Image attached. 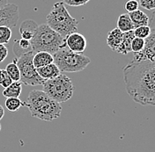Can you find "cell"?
Listing matches in <instances>:
<instances>
[{
    "instance_id": "cell-1",
    "label": "cell",
    "mask_w": 155,
    "mask_h": 152,
    "mask_svg": "<svg viewBox=\"0 0 155 152\" xmlns=\"http://www.w3.org/2000/svg\"><path fill=\"white\" fill-rule=\"evenodd\" d=\"M123 72L130 97L142 105H155V59L132 60Z\"/></svg>"
},
{
    "instance_id": "cell-2",
    "label": "cell",
    "mask_w": 155,
    "mask_h": 152,
    "mask_svg": "<svg viewBox=\"0 0 155 152\" xmlns=\"http://www.w3.org/2000/svg\"><path fill=\"white\" fill-rule=\"evenodd\" d=\"M24 106L28 108L32 117L46 121L58 119L62 113L60 103L40 90H33L29 92Z\"/></svg>"
},
{
    "instance_id": "cell-3",
    "label": "cell",
    "mask_w": 155,
    "mask_h": 152,
    "mask_svg": "<svg viewBox=\"0 0 155 152\" xmlns=\"http://www.w3.org/2000/svg\"><path fill=\"white\" fill-rule=\"evenodd\" d=\"M46 21L50 28L64 38L78 30V22L69 13L64 2H57L53 5L46 17Z\"/></svg>"
},
{
    "instance_id": "cell-4",
    "label": "cell",
    "mask_w": 155,
    "mask_h": 152,
    "mask_svg": "<svg viewBox=\"0 0 155 152\" xmlns=\"http://www.w3.org/2000/svg\"><path fill=\"white\" fill-rule=\"evenodd\" d=\"M32 50L36 52H48L54 55L59 49L66 47L65 39L50 28L47 24L39 25L35 36L30 40Z\"/></svg>"
},
{
    "instance_id": "cell-5",
    "label": "cell",
    "mask_w": 155,
    "mask_h": 152,
    "mask_svg": "<svg viewBox=\"0 0 155 152\" xmlns=\"http://www.w3.org/2000/svg\"><path fill=\"white\" fill-rule=\"evenodd\" d=\"M54 63L58 67L61 72L75 73L84 70L91 60L83 54H77L71 51L67 47L59 49L53 55Z\"/></svg>"
},
{
    "instance_id": "cell-6",
    "label": "cell",
    "mask_w": 155,
    "mask_h": 152,
    "mask_svg": "<svg viewBox=\"0 0 155 152\" xmlns=\"http://www.w3.org/2000/svg\"><path fill=\"white\" fill-rule=\"evenodd\" d=\"M43 92L58 103L66 102L71 99L74 92V86L71 79L64 74L44 81Z\"/></svg>"
},
{
    "instance_id": "cell-7",
    "label": "cell",
    "mask_w": 155,
    "mask_h": 152,
    "mask_svg": "<svg viewBox=\"0 0 155 152\" xmlns=\"http://www.w3.org/2000/svg\"><path fill=\"white\" fill-rule=\"evenodd\" d=\"M34 51L28 52L17 58V66L20 73V82L26 86H42L44 80L39 76L37 70L33 64Z\"/></svg>"
},
{
    "instance_id": "cell-8",
    "label": "cell",
    "mask_w": 155,
    "mask_h": 152,
    "mask_svg": "<svg viewBox=\"0 0 155 152\" xmlns=\"http://www.w3.org/2000/svg\"><path fill=\"white\" fill-rule=\"evenodd\" d=\"M19 19V6L15 4H7L0 9V26H6L10 28L15 27Z\"/></svg>"
},
{
    "instance_id": "cell-9",
    "label": "cell",
    "mask_w": 155,
    "mask_h": 152,
    "mask_svg": "<svg viewBox=\"0 0 155 152\" xmlns=\"http://www.w3.org/2000/svg\"><path fill=\"white\" fill-rule=\"evenodd\" d=\"M64 39L66 47L74 53L83 54V52L86 50L87 47V39L80 33H71Z\"/></svg>"
},
{
    "instance_id": "cell-10",
    "label": "cell",
    "mask_w": 155,
    "mask_h": 152,
    "mask_svg": "<svg viewBox=\"0 0 155 152\" xmlns=\"http://www.w3.org/2000/svg\"><path fill=\"white\" fill-rule=\"evenodd\" d=\"M155 59V29H151L150 35L145 40V47L141 52L135 53L133 60H153Z\"/></svg>"
},
{
    "instance_id": "cell-11",
    "label": "cell",
    "mask_w": 155,
    "mask_h": 152,
    "mask_svg": "<svg viewBox=\"0 0 155 152\" xmlns=\"http://www.w3.org/2000/svg\"><path fill=\"white\" fill-rule=\"evenodd\" d=\"M39 25L33 19H26L19 26V34L21 39L31 40L37 32Z\"/></svg>"
},
{
    "instance_id": "cell-12",
    "label": "cell",
    "mask_w": 155,
    "mask_h": 152,
    "mask_svg": "<svg viewBox=\"0 0 155 152\" xmlns=\"http://www.w3.org/2000/svg\"><path fill=\"white\" fill-rule=\"evenodd\" d=\"M53 63H54L53 55L49 54L48 52H43V51L36 52L35 53L34 57H33V64L35 69L47 66Z\"/></svg>"
},
{
    "instance_id": "cell-13",
    "label": "cell",
    "mask_w": 155,
    "mask_h": 152,
    "mask_svg": "<svg viewBox=\"0 0 155 152\" xmlns=\"http://www.w3.org/2000/svg\"><path fill=\"white\" fill-rule=\"evenodd\" d=\"M36 70H37L39 76H41L44 81L53 79V78L57 77L61 74V71L59 70L58 67L54 63L51 64H48L47 66L36 69Z\"/></svg>"
},
{
    "instance_id": "cell-14",
    "label": "cell",
    "mask_w": 155,
    "mask_h": 152,
    "mask_svg": "<svg viewBox=\"0 0 155 152\" xmlns=\"http://www.w3.org/2000/svg\"><path fill=\"white\" fill-rule=\"evenodd\" d=\"M123 36H124V33L121 32L117 27L109 31L107 34V46L112 50L116 51L123 40Z\"/></svg>"
},
{
    "instance_id": "cell-15",
    "label": "cell",
    "mask_w": 155,
    "mask_h": 152,
    "mask_svg": "<svg viewBox=\"0 0 155 152\" xmlns=\"http://www.w3.org/2000/svg\"><path fill=\"white\" fill-rule=\"evenodd\" d=\"M13 53L15 55V57L19 58L21 56L33 51L32 47H31V43L30 40H24V39H19V40H15L14 43H13V47H12Z\"/></svg>"
},
{
    "instance_id": "cell-16",
    "label": "cell",
    "mask_w": 155,
    "mask_h": 152,
    "mask_svg": "<svg viewBox=\"0 0 155 152\" xmlns=\"http://www.w3.org/2000/svg\"><path fill=\"white\" fill-rule=\"evenodd\" d=\"M134 38L135 36H134L133 31H129V32L124 33L123 40L120 46L116 50V52L122 55H127L130 52H131V42Z\"/></svg>"
},
{
    "instance_id": "cell-17",
    "label": "cell",
    "mask_w": 155,
    "mask_h": 152,
    "mask_svg": "<svg viewBox=\"0 0 155 152\" xmlns=\"http://www.w3.org/2000/svg\"><path fill=\"white\" fill-rule=\"evenodd\" d=\"M129 16L131 19L135 28L142 26H149V17L144 11L140 10H137L135 11L130 12Z\"/></svg>"
},
{
    "instance_id": "cell-18",
    "label": "cell",
    "mask_w": 155,
    "mask_h": 152,
    "mask_svg": "<svg viewBox=\"0 0 155 152\" xmlns=\"http://www.w3.org/2000/svg\"><path fill=\"white\" fill-rule=\"evenodd\" d=\"M116 25H117V28L123 33H126L129 31H133L135 29L134 26H133V23H132L131 19L129 16V13L121 14L117 19Z\"/></svg>"
},
{
    "instance_id": "cell-19",
    "label": "cell",
    "mask_w": 155,
    "mask_h": 152,
    "mask_svg": "<svg viewBox=\"0 0 155 152\" xmlns=\"http://www.w3.org/2000/svg\"><path fill=\"white\" fill-rule=\"evenodd\" d=\"M22 92V83L20 81L12 82L7 88L3 91V96L5 98H19Z\"/></svg>"
},
{
    "instance_id": "cell-20",
    "label": "cell",
    "mask_w": 155,
    "mask_h": 152,
    "mask_svg": "<svg viewBox=\"0 0 155 152\" xmlns=\"http://www.w3.org/2000/svg\"><path fill=\"white\" fill-rule=\"evenodd\" d=\"M5 71L7 72V74L9 75L13 82H18L20 80V73H19V68L17 66V58H15L13 62L7 64L5 68Z\"/></svg>"
},
{
    "instance_id": "cell-21",
    "label": "cell",
    "mask_w": 155,
    "mask_h": 152,
    "mask_svg": "<svg viewBox=\"0 0 155 152\" xmlns=\"http://www.w3.org/2000/svg\"><path fill=\"white\" fill-rule=\"evenodd\" d=\"M5 105L10 112H16L21 106H24V102L19 98H6Z\"/></svg>"
},
{
    "instance_id": "cell-22",
    "label": "cell",
    "mask_w": 155,
    "mask_h": 152,
    "mask_svg": "<svg viewBox=\"0 0 155 152\" xmlns=\"http://www.w3.org/2000/svg\"><path fill=\"white\" fill-rule=\"evenodd\" d=\"M12 28L6 26H0V44H7L12 38Z\"/></svg>"
},
{
    "instance_id": "cell-23",
    "label": "cell",
    "mask_w": 155,
    "mask_h": 152,
    "mask_svg": "<svg viewBox=\"0 0 155 152\" xmlns=\"http://www.w3.org/2000/svg\"><path fill=\"white\" fill-rule=\"evenodd\" d=\"M133 33H134V36L137 38L145 40L151 34V27L149 26L138 27H136L133 30Z\"/></svg>"
},
{
    "instance_id": "cell-24",
    "label": "cell",
    "mask_w": 155,
    "mask_h": 152,
    "mask_svg": "<svg viewBox=\"0 0 155 152\" xmlns=\"http://www.w3.org/2000/svg\"><path fill=\"white\" fill-rule=\"evenodd\" d=\"M145 47V40L140 38H135L132 40L131 42V52L135 53H138L141 52Z\"/></svg>"
},
{
    "instance_id": "cell-25",
    "label": "cell",
    "mask_w": 155,
    "mask_h": 152,
    "mask_svg": "<svg viewBox=\"0 0 155 152\" xmlns=\"http://www.w3.org/2000/svg\"><path fill=\"white\" fill-rule=\"evenodd\" d=\"M13 81L10 77L5 70H0V86L4 89L7 88Z\"/></svg>"
},
{
    "instance_id": "cell-26",
    "label": "cell",
    "mask_w": 155,
    "mask_h": 152,
    "mask_svg": "<svg viewBox=\"0 0 155 152\" xmlns=\"http://www.w3.org/2000/svg\"><path fill=\"white\" fill-rule=\"evenodd\" d=\"M138 6H139V4L137 0H129L124 5V9L128 13H130V12L138 10Z\"/></svg>"
},
{
    "instance_id": "cell-27",
    "label": "cell",
    "mask_w": 155,
    "mask_h": 152,
    "mask_svg": "<svg viewBox=\"0 0 155 152\" xmlns=\"http://www.w3.org/2000/svg\"><path fill=\"white\" fill-rule=\"evenodd\" d=\"M139 5L148 11L155 10V0H139Z\"/></svg>"
},
{
    "instance_id": "cell-28",
    "label": "cell",
    "mask_w": 155,
    "mask_h": 152,
    "mask_svg": "<svg viewBox=\"0 0 155 152\" xmlns=\"http://www.w3.org/2000/svg\"><path fill=\"white\" fill-rule=\"evenodd\" d=\"M90 0H63L64 5H67L68 6H81L85 5Z\"/></svg>"
},
{
    "instance_id": "cell-29",
    "label": "cell",
    "mask_w": 155,
    "mask_h": 152,
    "mask_svg": "<svg viewBox=\"0 0 155 152\" xmlns=\"http://www.w3.org/2000/svg\"><path fill=\"white\" fill-rule=\"evenodd\" d=\"M8 56V49L5 46L0 44V63L5 61V59Z\"/></svg>"
},
{
    "instance_id": "cell-30",
    "label": "cell",
    "mask_w": 155,
    "mask_h": 152,
    "mask_svg": "<svg viewBox=\"0 0 155 152\" xmlns=\"http://www.w3.org/2000/svg\"><path fill=\"white\" fill-rule=\"evenodd\" d=\"M149 27L151 29H155V11L153 12L151 18H149Z\"/></svg>"
},
{
    "instance_id": "cell-31",
    "label": "cell",
    "mask_w": 155,
    "mask_h": 152,
    "mask_svg": "<svg viewBox=\"0 0 155 152\" xmlns=\"http://www.w3.org/2000/svg\"><path fill=\"white\" fill-rule=\"evenodd\" d=\"M8 4V0H0V9L5 7Z\"/></svg>"
},
{
    "instance_id": "cell-32",
    "label": "cell",
    "mask_w": 155,
    "mask_h": 152,
    "mask_svg": "<svg viewBox=\"0 0 155 152\" xmlns=\"http://www.w3.org/2000/svg\"><path fill=\"white\" fill-rule=\"evenodd\" d=\"M4 115H5V109H4V107L0 105V120L3 119Z\"/></svg>"
},
{
    "instance_id": "cell-33",
    "label": "cell",
    "mask_w": 155,
    "mask_h": 152,
    "mask_svg": "<svg viewBox=\"0 0 155 152\" xmlns=\"http://www.w3.org/2000/svg\"><path fill=\"white\" fill-rule=\"evenodd\" d=\"M0 131H1V124H0Z\"/></svg>"
}]
</instances>
